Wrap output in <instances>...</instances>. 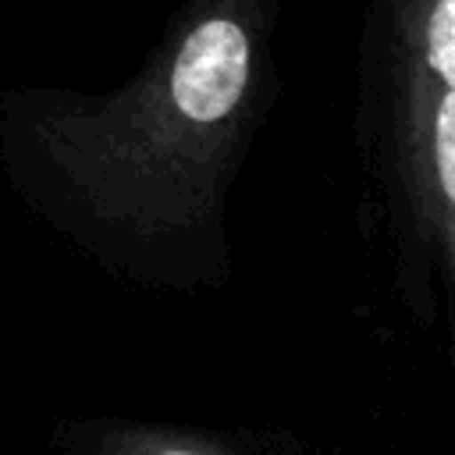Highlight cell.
Listing matches in <instances>:
<instances>
[{
  "mask_svg": "<svg viewBox=\"0 0 455 455\" xmlns=\"http://www.w3.org/2000/svg\"><path fill=\"white\" fill-rule=\"evenodd\" d=\"M249 75V39L228 18L203 21L181 46L171 92L192 121H220L242 96Z\"/></svg>",
  "mask_w": 455,
  "mask_h": 455,
  "instance_id": "obj_1",
  "label": "cell"
},
{
  "mask_svg": "<svg viewBox=\"0 0 455 455\" xmlns=\"http://www.w3.org/2000/svg\"><path fill=\"white\" fill-rule=\"evenodd\" d=\"M427 57L430 68L455 89V0H441L434 7L427 28Z\"/></svg>",
  "mask_w": 455,
  "mask_h": 455,
  "instance_id": "obj_2",
  "label": "cell"
},
{
  "mask_svg": "<svg viewBox=\"0 0 455 455\" xmlns=\"http://www.w3.org/2000/svg\"><path fill=\"white\" fill-rule=\"evenodd\" d=\"M437 171L448 199L455 203V89L437 110Z\"/></svg>",
  "mask_w": 455,
  "mask_h": 455,
  "instance_id": "obj_3",
  "label": "cell"
},
{
  "mask_svg": "<svg viewBox=\"0 0 455 455\" xmlns=\"http://www.w3.org/2000/svg\"><path fill=\"white\" fill-rule=\"evenodd\" d=\"M174 455H178V451H174Z\"/></svg>",
  "mask_w": 455,
  "mask_h": 455,
  "instance_id": "obj_4",
  "label": "cell"
}]
</instances>
